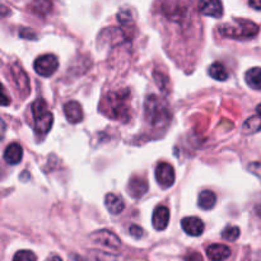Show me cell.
Listing matches in <instances>:
<instances>
[{"label":"cell","mask_w":261,"mask_h":261,"mask_svg":"<svg viewBox=\"0 0 261 261\" xmlns=\"http://www.w3.org/2000/svg\"><path fill=\"white\" fill-rule=\"evenodd\" d=\"M155 180L163 189H168L175 182V170L170 163L161 162L155 168Z\"/></svg>","instance_id":"ba28073f"},{"label":"cell","mask_w":261,"mask_h":261,"mask_svg":"<svg viewBox=\"0 0 261 261\" xmlns=\"http://www.w3.org/2000/svg\"><path fill=\"white\" fill-rule=\"evenodd\" d=\"M105 205H106L107 211L111 214H114V216H117V214H120L125 209L124 200L120 196L115 195L112 193L106 195V198H105Z\"/></svg>","instance_id":"2e32d148"},{"label":"cell","mask_w":261,"mask_h":261,"mask_svg":"<svg viewBox=\"0 0 261 261\" xmlns=\"http://www.w3.org/2000/svg\"><path fill=\"white\" fill-rule=\"evenodd\" d=\"M23 158V149L18 143H12L7 147L4 152L5 162L9 165H18Z\"/></svg>","instance_id":"9a60e30c"},{"label":"cell","mask_w":261,"mask_h":261,"mask_svg":"<svg viewBox=\"0 0 261 261\" xmlns=\"http://www.w3.org/2000/svg\"><path fill=\"white\" fill-rule=\"evenodd\" d=\"M249 171L251 173H254L255 176H257V177L261 178V163L255 162V163H251V165H249Z\"/></svg>","instance_id":"4316f807"},{"label":"cell","mask_w":261,"mask_h":261,"mask_svg":"<svg viewBox=\"0 0 261 261\" xmlns=\"http://www.w3.org/2000/svg\"><path fill=\"white\" fill-rule=\"evenodd\" d=\"M10 105V97L5 91L4 86L0 83V106H9Z\"/></svg>","instance_id":"d4e9b609"},{"label":"cell","mask_w":261,"mask_h":261,"mask_svg":"<svg viewBox=\"0 0 261 261\" xmlns=\"http://www.w3.org/2000/svg\"><path fill=\"white\" fill-rule=\"evenodd\" d=\"M249 4L255 10H261V0H249Z\"/></svg>","instance_id":"4dcf8cb0"},{"label":"cell","mask_w":261,"mask_h":261,"mask_svg":"<svg viewBox=\"0 0 261 261\" xmlns=\"http://www.w3.org/2000/svg\"><path fill=\"white\" fill-rule=\"evenodd\" d=\"M89 239L97 245H101L103 247H109V249L117 250L121 246V241L119 237L114 233V232L109 231V229H101V231H96L89 236Z\"/></svg>","instance_id":"8992f818"},{"label":"cell","mask_w":261,"mask_h":261,"mask_svg":"<svg viewBox=\"0 0 261 261\" xmlns=\"http://www.w3.org/2000/svg\"><path fill=\"white\" fill-rule=\"evenodd\" d=\"M107 116L116 120H126L129 117V91L111 92L106 98Z\"/></svg>","instance_id":"3957f363"},{"label":"cell","mask_w":261,"mask_h":261,"mask_svg":"<svg viewBox=\"0 0 261 261\" xmlns=\"http://www.w3.org/2000/svg\"><path fill=\"white\" fill-rule=\"evenodd\" d=\"M199 10L201 14L213 18H221L223 15V5L221 0H200Z\"/></svg>","instance_id":"9c48e42d"},{"label":"cell","mask_w":261,"mask_h":261,"mask_svg":"<svg viewBox=\"0 0 261 261\" xmlns=\"http://www.w3.org/2000/svg\"><path fill=\"white\" fill-rule=\"evenodd\" d=\"M129 232L134 239H140V237H143V234H144V231H143L139 226H135V224L130 226Z\"/></svg>","instance_id":"484cf974"},{"label":"cell","mask_w":261,"mask_h":261,"mask_svg":"<svg viewBox=\"0 0 261 261\" xmlns=\"http://www.w3.org/2000/svg\"><path fill=\"white\" fill-rule=\"evenodd\" d=\"M246 83L252 89H261V68H252L245 74Z\"/></svg>","instance_id":"ac0fdd59"},{"label":"cell","mask_w":261,"mask_h":261,"mask_svg":"<svg viewBox=\"0 0 261 261\" xmlns=\"http://www.w3.org/2000/svg\"><path fill=\"white\" fill-rule=\"evenodd\" d=\"M181 227L189 236L198 237L204 232V222L198 217H186L181 221Z\"/></svg>","instance_id":"30bf717a"},{"label":"cell","mask_w":261,"mask_h":261,"mask_svg":"<svg viewBox=\"0 0 261 261\" xmlns=\"http://www.w3.org/2000/svg\"><path fill=\"white\" fill-rule=\"evenodd\" d=\"M35 71L41 76H51L59 68V60L53 54L38 56L33 64Z\"/></svg>","instance_id":"5b68a950"},{"label":"cell","mask_w":261,"mask_h":261,"mask_svg":"<svg viewBox=\"0 0 261 261\" xmlns=\"http://www.w3.org/2000/svg\"><path fill=\"white\" fill-rule=\"evenodd\" d=\"M48 261H63V260H61L59 256H53V257H50V259H48Z\"/></svg>","instance_id":"1f68e13d"},{"label":"cell","mask_w":261,"mask_h":261,"mask_svg":"<svg viewBox=\"0 0 261 261\" xmlns=\"http://www.w3.org/2000/svg\"><path fill=\"white\" fill-rule=\"evenodd\" d=\"M10 73H12L13 82H14L15 87H17L18 92L20 93V96L24 98L30 94V81H28L27 74L24 73L20 65H18L17 63L13 64L10 66Z\"/></svg>","instance_id":"52a82bcc"},{"label":"cell","mask_w":261,"mask_h":261,"mask_svg":"<svg viewBox=\"0 0 261 261\" xmlns=\"http://www.w3.org/2000/svg\"><path fill=\"white\" fill-rule=\"evenodd\" d=\"M145 119L153 127L166 126L171 120L167 103L154 94L148 96L145 99Z\"/></svg>","instance_id":"6da1fadb"},{"label":"cell","mask_w":261,"mask_h":261,"mask_svg":"<svg viewBox=\"0 0 261 261\" xmlns=\"http://www.w3.org/2000/svg\"><path fill=\"white\" fill-rule=\"evenodd\" d=\"M33 120H35V132L40 135H45L50 132L54 124V116L47 109L43 99H36L31 106Z\"/></svg>","instance_id":"277c9868"},{"label":"cell","mask_w":261,"mask_h":261,"mask_svg":"<svg viewBox=\"0 0 261 261\" xmlns=\"http://www.w3.org/2000/svg\"><path fill=\"white\" fill-rule=\"evenodd\" d=\"M127 190H129V194L134 199L142 198L144 194H147L148 191V182L142 177H133L132 180L129 181V186H127Z\"/></svg>","instance_id":"5bb4252c"},{"label":"cell","mask_w":261,"mask_h":261,"mask_svg":"<svg viewBox=\"0 0 261 261\" xmlns=\"http://www.w3.org/2000/svg\"><path fill=\"white\" fill-rule=\"evenodd\" d=\"M206 255L211 261H224L231 256V249L226 245L214 244L208 246Z\"/></svg>","instance_id":"4fadbf2b"},{"label":"cell","mask_w":261,"mask_h":261,"mask_svg":"<svg viewBox=\"0 0 261 261\" xmlns=\"http://www.w3.org/2000/svg\"><path fill=\"white\" fill-rule=\"evenodd\" d=\"M199 206L204 211H211L212 208H214L217 203V195L211 190H204L201 191L200 195L198 199Z\"/></svg>","instance_id":"e0dca14e"},{"label":"cell","mask_w":261,"mask_h":261,"mask_svg":"<svg viewBox=\"0 0 261 261\" xmlns=\"http://www.w3.org/2000/svg\"><path fill=\"white\" fill-rule=\"evenodd\" d=\"M64 115L70 124H78L83 120V110L75 101H70L64 106Z\"/></svg>","instance_id":"7c38bea8"},{"label":"cell","mask_w":261,"mask_h":261,"mask_svg":"<svg viewBox=\"0 0 261 261\" xmlns=\"http://www.w3.org/2000/svg\"><path fill=\"white\" fill-rule=\"evenodd\" d=\"M259 31L260 28L256 23L241 18L236 19L233 23H227L219 27L222 36L233 40H251L256 37Z\"/></svg>","instance_id":"7a4b0ae2"},{"label":"cell","mask_w":261,"mask_h":261,"mask_svg":"<svg viewBox=\"0 0 261 261\" xmlns=\"http://www.w3.org/2000/svg\"><path fill=\"white\" fill-rule=\"evenodd\" d=\"M245 134H254L261 130V116H252L249 120H246L242 126Z\"/></svg>","instance_id":"ffe728a7"},{"label":"cell","mask_w":261,"mask_h":261,"mask_svg":"<svg viewBox=\"0 0 261 261\" xmlns=\"http://www.w3.org/2000/svg\"><path fill=\"white\" fill-rule=\"evenodd\" d=\"M256 111H257V114H259V115H260V116H261V103L259 105V106H257V107H256Z\"/></svg>","instance_id":"836d02e7"},{"label":"cell","mask_w":261,"mask_h":261,"mask_svg":"<svg viewBox=\"0 0 261 261\" xmlns=\"http://www.w3.org/2000/svg\"><path fill=\"white\" fill-rule=\"evenodd\" d=\"M13 261H36V255L30 250H20L14 255Z\"/></svg>","instance_id":"cb8c5ba5"},{"label":"cell","mask_w":261,"mask_h":261,"mask_svg":"<svg viewBox=\"0 0 261 261\" xmlns=\"http://www.w3.org/2000/svg\"><path fill=\"white\" fill-rule=\"evenodd\" d=\"M19 35H20V37L27 38V40H35L36 38L35 32H32V31L28 30V28H22L19 32Z\"/></svg>","instance_id":"83f0119b"},{"label":"cell","mask_w":261,"mask_h":261,"mask_svg":"<svg viewBox=\"0 0 261 261\" xmlns=\"http://www.w3.org/2000/svg\"><path fill=\"white\" fill-rule=\"evenodd\" d=\"M94 261H127L124 257L117 256V255L106 254V252L96 251L94 252Z\"/></svg>","instance_id":"603a6c76"},{"label":"cell","mask_w":261,"mask_h":261,"mask_svg":"<svg viewBox=\"0 0 261 261\" xmlns=\"http://www.w3.org/2000/svg\"><path fill=\"white\" fill-rule=\"evenodd\" d=\"M168 222H170V211L167 206L160 205L154 209L153 212V218L152 223L157 231H163L167 228Z\"/></svg>","instance_id":"8fae6325"},{"label":"cell","mask_w":261,"mask_h":261,"mask_svg":"<svg viewBox=\"0 0 261 261\" xmlns=\"http://www.w3.org/2000/svg\"><path fill=\"white\" fill-rule=\"evenodd\" d=\"M5 133H7V124H5L4 120L0 117V140L4 139Z\"/></svg>","instance_id":"f546056e"},{"label":"cell","mask_w":261,"mask_h":261,"mask_svg":"<svg viewBox=\"0 0 261 261\" xmlns=\"http://www.w3.org/2000/svg\"><path fill=\"white\" fill-rule=\"evenodd\" d=\"M31 7H32V10L35 13H37V14H41V15H45L50 12L53 4H51L50 0H33Z\"/></svg>","instance_id":"44dd1931"},{"label":"cell","mask_w":261,"mask_h":261,"mask_svg":"<svg viewBox=\"0 0 261 261\" xmlns=\"http://www.w3.org/2000/svg\"><path fill=\"white\" fill-rule=\"evenodd\" d=\"M256 213H257V214H259V216L261 217V203L259 204V205H257V206H256Z\"/></svg>","instance_id":"d6a6232c"},{"label":"cell","mask_w":261,"mask_h":261,"mask_svg":"<svg viewBox=\"0 0 261 261\" xmlns=\"http://www.w3.org/2000/svg\"><path fill=\"white\" fill-rule=\"evenodd\" d=\"M222 237H223L224 240H227V241H236L240 237V228L236 226L227 227V228L222 232Z\"/></svg>","instance_id":"7402d4cb"},{"label":"cell","mask_w":261,"mask_h":261,"mask_svg":"<svg viewBox=\"0 0 261 261\" xmlns=\"http://www.w3.org/2000/svg\"><path fill=\"white\" fill-rule=\"evenodd\" d=\"M185 261H203V257H201V255L199 252L191 251L186 255Z\"/></svg>","instance_id":"f1b7e54d"},{"label":"cell","mask_w":261,"mask_h":261,"mask_svg":"<svg viewBox=\"0 0 261 261\" xmlns=\"http://www.w3.org/2000/svg\"><path fill=\"white\" fill-rule=\"evenodd\" d=\"M209 75L212 76L213 79L219 82H223L228 79V71L226 70L223 64L221 63H214L209 66V70H208Z\"/></svg>","instance_id":"d6986e66"}]
</instances>
